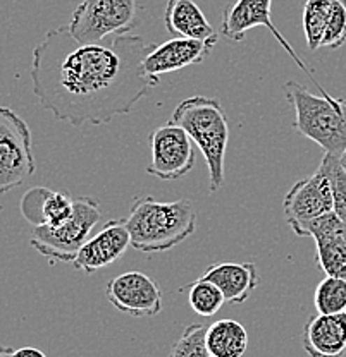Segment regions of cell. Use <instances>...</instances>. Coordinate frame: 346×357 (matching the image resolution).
Instances as JSON below:
<instances>
[{
    "label": "cell",
    "instance_id": "obj_1",
    "mask_svg": "<svg viewBox=\"0 0 346 357\" xmlns=\"http://www.w3.org/2000/svg\"><path fill=\"white\" fill-rule=\"evenodd\" d=\"M155 45L140 35L81 43L68 26L54 28L33 50V93L43 110L81 128L126 115L159 84L143 69Z\"/></svg>",
    "mask_w": 346,
    "mask_h": 357
},
{
    "label": "cell",
    "instance_id": "obj_2",
    "mask_svg": "<svg viewBox=\"0 0 346 357\" xmlns=\"http://www.w3.org/2000/svg\"><path fill=\"white\" fill-rule=\"evenodd\" d=\"M124 220L131 245L141 252L169 251L196 230L195 204L189 199L136 198Z\"/></svg>",
    "mask_w": 346,
    "mask_h": 357
},
{
    "label": "cell",
    "instance_id": "obj_3",
    "mask_svg": "<svg viewBox=\"0 0 346 357\" xmlns=\"http://www.w3.org/2000/svg\"><path fill=\"white\" fill-rule=\"evenodd\" d=\"M171 122L183 128L202 151L208 169V191L224 185V160L229 141V126L221 102L210 96H189L176 105Z\"/></svg>",
    "mask_w": 346,
    "mask_h": 357
},
{
    "label": "cell",
    "instance_id": "obj_4",
    "mask_svg": "<svg viewBox=\"0 0 346 357\" xmlns=\"http://www.w3.org/2000/svg\"><path fill=\"white\" fill-rule=\"evenodd\" d=\"M282 93L295 110L293 129L340 158L346 150V98L331 96L324 88L321 96L314 95L298 81H286Z\"/></svg>",
    "mask_w": 346,
    "mask_h": 357
},
{
    "label": "cell",
    "instance_id": "obj_5",
    "mask_svg": "<svg viewBox=\"0 0 346 357\" xmlns=\"http://www.w3.org/2000/svg\"><path fill=\"white\" fill-rule=\"evenodd\" d=\"M102 220L99 203L88 196L74 199L73 215L61 225H38L33 229L31 245L50 265L73 263L92 230Z\"/></svg>",
    "mask_w": 346,
    "mask_h": 357
},
{
    "label": "cell",
    "instance_id": "obj_6",
    "mask_svg": "<svg viewBox=\"0 0 346 357\" xmlns=\"http://www.w3.org/2000/svg\"><path fill=\"white\" fill-rule=\"evenodd\" d=\"M138 22L136 0H83L74 9L69 31L81 43H102L128 33Z\"/></svg>",
    "mask_w": 346,
    "mask_h": 357
},
{
    "label": "cell",
    "instance_id": "obj_7",
    "mask_svg": "<svg viewBox=\"0 0 346 357\" xmlns=\"http://www.w3.org/2000/svg\"><path fill=\"white\" fill-rule=\"evenodd\" d=\"M35 170L28 124L13 109L0 107V195L20 188Z\"/></svg>",
    "mask_w": 346,
    "mask_h": 357
},
{
    "label": "cell",
    "instance_id": "obj_8",
    "mask_svg": "<svg viewBox=\"0 0 346 357\" xmlns=\"http://www.w3.org/2000/svg\"><path fill=\"white\" fill-rule=\"evenodd\" d=\"M150 141V165L147 174L161 181L181 178L195 165V143L189 134L174 122H167L154 129Z\"/></svg>",
    "mask_w": 346,
    "mask_h": 357
},
{
    "label": "cell",
    "instance_id": "obj_9",
    "mask_svg": "<svg viewBox=\"0 0 346 357\" xmlns=\"http://www.w3.org/2000/svg\"><path fill=\"white\" fill-rule=\"evenodd\" d=\"M282 206L293 232L305 223L334 211L331 178L322 162L312 176L300 178L289 189Z\"/></svg>",
    "mask_w": 346,
    "mask_h": 357
},
{
    "label": "cell",
    "instance_id": "obj_10",
    "mask_svg": "<svg viewBox=\"0 0 346 357\" xmlns=\"http://www.w3.org/2000/svg\"><path fill=\"white\" fill-rule=\"evenodd\" d=\"M271 3H273V0H236L234 3H231L228 9H226L224 17H222L221 22L222 36H226L231 42H241L245 38V35H247L248 29L257 28V26H264V28H267L273 33L274 38L284 48L286 54L293 59V62L314 81L315 86L321 89L322 86L315 79L312 70L308 69V66L301 61L295 48L288 43V40L274 26L273 20H271Z\"/></svg>",
    "mask_w": 346,
    "mask_h": 357
},
{
    "label": "cell",
    "instance_id": "obj_11",
    "mask_svg": "<svg viewBox=\"0 0 346 357\" xmlns=\"http://www.w3.org/2000/svg\"><path fill=\"white\" fill-rule=\"evenodd\" d=\"M106 296L115 310L133 318L157 316L162 311V289L143 271H126L110 278Z\"/></svg>",
    "mask_w": 346,
    "mask_h": 357
},
{
    "label": "cell",
    "instance_id": "obj_12",
    "mask_svg": "<svg viewBox=\"0 0 346 357\" xmlns=\"http://www.w3.org/2000/svg\"><path fill=\"white\" fill-rule=\"evenodd\" d=\"M298 237H314L315 259L327 277L346 280V223L334 211L295 230Z\"/></svg>",
    "mask_w": 346,
    "mask_h": 357
},
{
    "label": "cell",
    "instance_id": "obj_13",
    "mask_svg": "<svg viewBox=\"0 0 346 357\" xmlns=\"http://www.w3.org/2000/svg\"><path fill=\"white\" fill-rule=\"evenodd\" d=\"M129 245H131V237H129L126 220L114 218L107 222L95 236L88 237V241L74 258L73 265L76 270L92 275L100 268L117 261L128 251Z\"/></svg>",
    "mask_w": 346,
    "mask_h": 357
},
{
    "label": "cell",
    "instance_id": "obj_14",
    "mask_svg": "<svg viewBox=\"0 0 346 357\" xmlns=\"http://www.w3.org/2000/svg\"><path fill=\"white\" fill-rule=\"evenodd\" d=\"M214 47L215 45L202 42V40L176 36L169 42L155 45L150 54L145 57L143 69L148 76L159 81L162 74L176 73L185 67L202 64Z\"/></svg>",
    "mask_w": 346,
    "mask_h": 357
},
{
    "label": "cell",
    "instance_id": "obj_15",
    "mask_svg": "<svg viewBox=\"0 0 346 357\" xmlns=\"http://www.w3.org/2000/svg\"><path fill=\"white\" fill-rule=\"evenodd\" d=\"M303 349L310 357H338L346 351V312L314 316L303 326Z\"/></svg>",
    "mask_w": 346,
    "mask_h": 357
},
{
    "label": "cell",
    "instance_id": "obj_16",
    "mask_svg": "<svg viewBox=\"0 0 346 357\" xmlns=\"http://www.w3.org/2000/svg\"><path fill=\"white\" fill-rule=\"evenodd\" d=\"M202 278L210 280L224 294L226 303L241 304L259 287V271L255 263H214L202 273Z\"/></svg>",
    "mask_w": 346,
    "mask_h": 357
},
{
    "label": "cell",
    "instance_id": "obj_17",
    "mask_svg": "<svg viewBox=\"0 0 346 357\" xmlns=\"http://www.w3.org/2000/svg\"><path fill=\"white\" fill-rule=\"evenodd\" d=\"M164 24L167 31L181 38H195L217 43L219 35L195 0H167Z\"/></svg>",
    "mask_w": 346,
    "mask_h": 357
},
{
    "label": "cell",
    "instance_id": "obj_18",
    "mask_svg": "<svg viewBox=\"0 0 346 357\" xmlns=\"http://www.w3.org/2000/svg\"><path fill=\"white\" fill-rule=\"evenodd\" d=\"M74 199L64 192L47 188H33L21 199V213L29 223L38 225H61L73 215Z\"/></svg>",
    "mask_w": 346,
    "mask_h": 357
},
{
    "label": "cell",
    "instance_id": "obj_19",
    "mask_svg": "<svg viewBox=\"0 0 346 357\" xmlns=\"http://www.w3.org/2000/svg\"><path fill=\"white\" fill-rule=\"evenodd\" d=\"M206 342L214 357H243L248 349V332L236 319H217L207 326Z\"/></svg>",
    "mask_w": 346,
    "mask_h": 357
},
{
    "label": "cell",
    "instance_id": "obj_20",
    "mask_svg": "<svg viewBox=\"0 0 346 357\" xmlns=\"http://www.w3.org/2000/svg\"><path fill=\"white\" fill-rule=\"evenodd\" d=\"M180 292H186L189 307L199 316H214L226 303V297L221 292V289L202 277L181 287Z\"/></svg>",
    "mask_w": 346,
    "mask_h": 357
},
{
    "label": "cell",
    "instance_id": "obj_21",
    "mask_svg": "<svg viewBox=\"0 0 346 357\" xmlns=\"http://www.w3.org/2000/svg\"><path fill=\"white\" fill-rule=\"evenodd\" d=\"M334 2L336 0H305L301 24H303L305 40L312 52L321 48L324 31H326Z\"/></svg>",
    "mask_w": 346,
    "mask_h": 357
},
{
    "label": "cell",
    "instance_id": "obj_22",
    "mask_svg": "<svg viewBox=\"0 0 346 357\" xmlns=\"http://www.w3.org/2000/svg\"><path fill=\"white\" fill-rule=\"evenodd\" d=\"M314 304L319 314L346 312V280L338 277H326L317 285Z\"/></svg>",
    "mask_w": 346,
    "mask_h": 357
},
{
    "label": "cell",
    "instance_id": "obj_23",
    "mask_svg": "<svg viewBox=\"0 0 346 357\" xmlns=\"http://www.w3.org/2000/svg\"><path fill=\"white\" fill-rule=\"evenodd\" d=\"M206 332L207 326L202 323L186 326L183 335L171 349V357H214L207 347Z\"/></svg>",
    "mask_w": 346,
    "mask_h": 357
},
{
    "label": "cell",
    "instance_id": "obj_24",
    "mask_svg": "<svg viewBox=\"0 0 346 357\" xmlns=\"http://www.w3.org/2000/svg\"><path fill=\"white\" fill-rule=\"evenodd\" d=\"M324 167L331 178V188H333V201H334V213L346 223V172L341 167L338 156L324 155Z\"/></svg>",
    "mask_w": 346,
    "mask_h": 357
},
{
    "label": "cell",
    "instance_id": "obj_25",
    "mask_svg": "<svg viewBox=\"0 0 346 357\" xmlns=\"http://www.w3.org/2000/svg\"><path fill=\"white\" fill-rule=\"evenodd\" d=\"M346 43V0H336L324 31L321 48H336Z\"/></svg>",
    "mask_w": 346,
    "mask_h": 357
},
{
    "label": "cell",
    "instance_id": "obj_26",
    "mask_svg": "<svg viewBox=\"0 0 346 357\" xmlns=\"http://www.w3.org/2000/svg\"><path fill=\"white\" fill-rule=\"evenodd\" d=\"M13 357H47L40 349L35 347H21L17 351H14Z\"/></svg>",
    "mask_w": 346,
    "mask_h": 357
},
{
    "label": "cell",
    "instance_id": "obj_27",
    "mask_svg": "<svg viewBox=\"0 0 346 357\" xmlns=\"http://www.w3.org/2000/svg\"><path fill=\"white\" fill-rule=\"evenodd\" d=\"M13 349L7 347V345H0V357H13Z\"/></svg>",
    "mask_w": 346,
    "mask_h": 357
},
{
    "label": "cell",
    "instance_id": "obj_28",
    "mask_svg": "<svg viewBox=\"0 0 346 357\" xmlns=\"http://www.w3.org/2000/svg\"><path fill=\"white\" fill-rule=\"evenodd\" d=\"M340 162H341V167H343L345 172H346V150L343 151V155L340 156Z\"/></svg>",
    "mask_w": 346,
    "mask_h": 357
}]
</instances>
